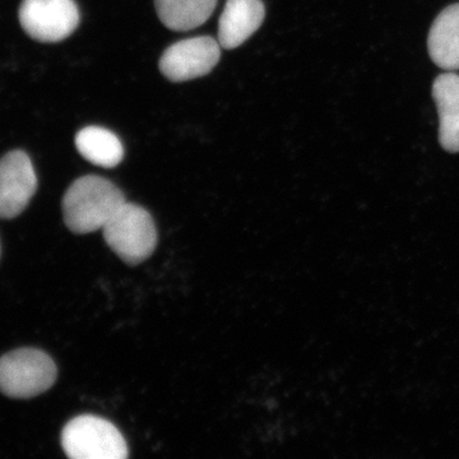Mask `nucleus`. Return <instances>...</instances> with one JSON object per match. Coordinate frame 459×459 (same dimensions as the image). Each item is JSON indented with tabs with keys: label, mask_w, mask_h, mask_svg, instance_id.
<instances>
[{
	"label": "nucleus",
	"mask_w": 459,
	"mask_h": 459,
	"mask_svg": "<svg viewBox=\"0 0 459 459\" xmlns=\"http://www.w3.org/2000/svg\"><path fill=\"white\" fill-rule=\"evenodd\" d=\"M56 362L35 349L16 350L0 358V392L11 398H33L56 383Z\"/></svg>",
	"instance_id": "7ed1b4c3"
},
{
	"label": "nucleus",
	"mask_w": 459,
	"mask_h": 459,
	"mask_svg": "<svg viewBox=\"0 0 459 459\" xmlns=\"http://www.w3.org/2000/svg\"><path fill=\"white\" fill-rule=\"evenodd\" d=\"M221 45L210 36L186 39L171 45L160 59V71L172 82L204 77L219 63Z\"/></svg>",
	"instance_id": "423d86ee"
},
{
	"label": "nucleus",
	"mask_w": 459,
	"mask_h": 459,
	"mask_svg": "<svg viewBox=\"0 0 459 459\" xmlns=\"http://www.w3.org/2000/svg\"><path fill=\"white\" fill-rule=\"evenodd\" d=\"M429 56L444 69H459V3L449 5L435 18L428 38Z\"/></svg>",
	"instance_id": "9d476101"
},
{
	"label": "nucleus",
	"mask_w": 459,
	"mask_h": 459,
	"mask_svg": "<svg viewBox=\"0 0 459 459\" xmlns=\"http://www.w3.org/2000/svg\"><path fill=\"white\" fill-rule=\"evenodd\" d=\"M18 16L27 35L41 42L65 40L80 25L74 0H23Z\"/></svg>",
	"instance_id": "39448f33"
},
{
	"label": "nucleus",
	"mask_w": 459,
	"mask_h": 459,
	"mask_svg": "<svg viewBox=\"0 0 459 459\" xmlns=\"http://www.w3.org/2000/svg\"><path fill=\"white\" fill-rule=\"evenodd\" d=\"M261 0H228L219 22V42L226 50L244 44L264 20Z\"/></svg>",
	"instance_id": "6e6552de"
},
{
	"label": "nucleus",
	"mask_w": 459,
	"mask_h": 459,
	"mask_svg": "<svg viewBox=\"0 0 459 459\" xmlns=\"http://www.w3.org/2000/svg\"><path fill=\"white\" fill-rule=\"evenodd\" d=\"M433 99L439 115V143L459 152V75L448 72L435 78Z\"/></svg>",
	"instance_id": "1a4fd4ad"
},
{
	"label": "nucleus",
	"mask_w": 459,
	"mask_h": 459,
	"mask_svg": "<svg viewBox=\"0 0 459 459\" xmlns=\"http://www.w3.org/2000/svg\"><path fill=\"white\" fill-rule=\"evenodd\" d=\"M126 202L122 190L110 180L95 175L80 178L63 198L66 228L75 234L98 231Z\"/></svg>",
	"instance_id": "f257e3e1"
},
{
	"label": "nucleus",
	"mask_w": 459,
	"mask_h": 459,
	"mask_svg": "<svg viewBox=\"0 0 459 459\" xmlns=\"http://www.w3.org/2000/svg\"><path fill=\"white\" fill-rule=\"evenodd\" d=\"M102 232L110 249L128 264H140L156 249L155 222L148 211L134 204L126 202Z\"/></svg>",
	"instance_id": "f03ea898"
},
{
	"label": "nucleus",
	"mask_w": 459,
	"mask_h": 459,
	"mask_svg": "<svg viewBox=\"0 0 459 459\" xmlns=\"http://www.w3.org/2000/svg\"><path fill=\"white\" fill-rule=\"evenodd\" d=\"M160 20L172 31H189L207 22L217 0H155Z\"/></svg>",
	"instance_id": "f8f14e48"
},
{
	"label": "nucleus",
	"mask_w": 459,
	"mask_h": 459,
	"mask_svg": "<svg viewBox=\"0 0 459 459\" xmlns=\"http://www.w3.org/2000/svg\"><path fill=\"white\" fill-rule=\"evenodd\" d=\"M75 147L91 164L115 168L124 159V147L113 132L101 126H87L75 135Z\"/></svg>",
	"instance_id": "9b49d317"
},
{
	"label": "nucleus",
	"mask_w": 459,
	"mask_h": 459,
	"mask_svg": "<svg viewBox=\"0 0 459 459\" xmlns=\"http://www.w3.org/2000/svg\"><path fill=\"white\" fill-rule=\"evenodd\" d=\"M62 446L72 459H124L128 446L123 435L108 420L78 416L63 429Z\"/></svg>",
	"instance_id": "20e7f679"
},
{
	"label": "nucleus",
	"mask_w": 459,
	"mask_h": 459,
	"mask_svg": "<svg viewBox=\"0 0 459 459\" xmlns=\"http://www.w3.org/2000/svg\"><path fill=\"white\" fill-rule=\"evenodd\" d=\"M38 189L31 160L23 151H12L0 160V219L20 216Z\"/></svg>",
	"instance_id": "0eeeda50"
}]
</instances>
